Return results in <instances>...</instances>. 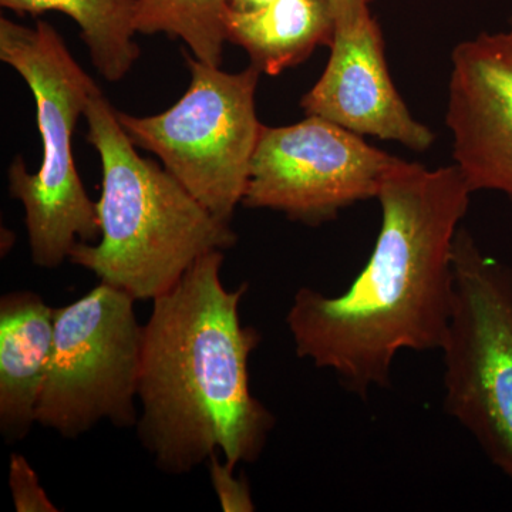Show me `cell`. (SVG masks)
<instances>
[{
  "label": "cell",
  "mask_w": 512,
  "mask_h": 512,
  "mask_svg": "<svg viewBox=\"0 0 512 512\" xmlns=\"http://www.w3.org/2000/svg\"><path fill=\"white\" fill-rule=\"evenodd\" d=\"M453 315L443 348L444 409L512 483V268L466 228L454 244Z\"/></svg>",
  "instance_id": "6"
},
{
  "label": "cell",
  "mask_w": 512,
  "mask_h": 512,
  "mask_svg": "<svg viewBox=\"0 0 512 512\" xmlns=\"http://www.w3.org/2000/svg\"><path fill=\"white\" fill-rule=\"evenodd\" d=\"M272 2L274 0H228V6L234 12H255Z\"/></svg>",
  "instance_id": "18"
},
{
  "label": "cell",
  "mask_w": 512,
  "mask_h": 512,
  "mask_svg": "<svg viewBox=\"0 0 512 512\" xmlns=\"http://www.w3.org/2000/svg\"><path fill=\"white\" fill-rule=\"evenodd\" d=\"M55 339V308L30 291L0 299V431L6 443L28 436L36 423Z\"/></svg>",
  "instance_id": "11"
},
{
  "label": "cell",
  "mask_w": 512,
  "mask_h": 512,
  "mask_svg": "<svg viewBox=\"0 0 512 512\" xmlns=\"http://www.w3.org/2000/svg\"><path fill=\"white\" fill-rule=\"evenodd\" d=\"M0 59L32 90L43 144L37 173L29 174L20 156L10 165V195L25 208L33 264L56 269L77 242L93 244L101 235L97 202L84 190L73 157L77 121L100 87L43 20L28 28L0 19Z\"/></svg>",
  "instance_id": "4"
},
{
  "label": "cell",
  "mask_w": 512,
  "mask_h": 512,
  "mask_svg": "<svg viewBox=\"0 0 512 512\" xmlns=\"http://www.w3.org/2000/svg\"><path fill=\"white\" fill-rule=\"evenodd\" d=\"M228 0H137V32L183 40L201 62L221 66Z\"/></svg>",
  "instance_id": "14"
},
{
  "label": "cell",
  "mask_w": 512,
  "mask_h": 512,
  "mask_svg": "<svg viewBox=\"0 0 512 512\" xmlns=\"http://www.w3.org/2000/svg\"><path fill=\"white\" fill-rule=\"evenodd\" d=\"M329 62L302 97L306 116H318L359 134L424 153L434 144L429 127L414 119L387 67L384 37L372 15L353 28L335 29Z\"/></svg>",
  "instance_id": "10"
},
{
  "label": "cell",
  "mask_w": 512,
  "mask_h": 512,
  "mask_svg": "<svg viewBox=\"0 0 512 512\" xmlns=\"http://www.w3.org/2000/svg\"><path fill=\"white\" fill-rule=\"evenodd\" d=\"M19 15L59 12L77 23L97 72L111 83L120 82L140 56L134 42L137 0H0Z\"/></svg>",
  "instance_id": "13"
},
{
  "label": "cell",
  "mask_w": 512,
  "mask_h": 512,
  "mask_svg": "<svg viewBox=\"0 0 512 512\" xmlns=\"http://www.w3.org/2000/svg\"><path fill=\"white\" fill-rule=\"evenodd\" d=\"M222 264V251L198 259L154 299L144 325L137 436L168 476L190 474L217 450L232 466L256 463L275 427L249 387L261 333L239 316L248 284L225 288Z\"/></svg>",
  "instance_id": "2"
},
{
  "label": "cell",
  "mask_w": 512,
  "mask_h": 512,
  "mask_svg": "<svg viewBox=\"0 0 512 512\" xmlns=\"http://www.w3.org/2000/svg\"><path fill=\"white\" fill-rule=\"evenodd\" d=\"M403 161L322 117L264 126L242 205L316 227L356 202L377 198Z\"/></svg>",
  "instance_id": "8"
},
{
  "label": "cell",
  "mask_w": 512,
  "mask_h": 512,
  "mask_svg": "<svg viewBox=\"0 0 512 512\" xmlns=\"http://www.w3.org/2000/svg\"><path fill=\"white\" fill-rule=\"evenodd\" d=\"M446 123L454 165L471 192L512 201V18L507 30L454 47Z\"/></svg>",
  "instance_id": "9"
},
{
  "label": "cell",
  "mask_w": 512,
  "mask_h": 512,
  "mask_svg": "<svg viewBox=\"0 0 512 512\" xmlns=\"http://www.w3.org/2000/svg\"><path fill=\"white\" fill-rule=\"evenodd\" d=\"M375 0H329L336 29H348L372 15L370 6Z\"/></svg>",
  "instance_id": "17"
},
{
  "label": "cell",
  "mask_w": 512,
  "mask_h": 512,
  "mask_svg": "<svg viewBox=\"0 0 512 512\" xmlns=\"http://www.w3.org/2000/svg\"><path fill=\"white\" fill-rule=\"evenodd\" d=\"M190 86L170 109L137 117L117 111L131 143L160 158L165 170L211 214L231 224L247 191L264 124L256 114L261 72L239 73L185 55Z\"/></svg>",
  "instance_id": "5"
},
{
  "label": "cell",
  "mask_w": 512,
  "mask_h": 512,
  "mask_svg": "<svg viewBox=\"0 0 512 512\" xmlns=\"http://www.w3.org/2000/svg\"><path fill=\"white\" fill-rule=\"evenodd\" d=\"M9 485L18 512H57L59 508L47 497L36 471L22 454L13 453L9 464Z\"/></svg>",
  "instance_id": "15"
},
{
  "label": "cell",
  "mask_w": 512,
  "mask_h": 512,
  "mask_svg": "<svg viewBox=\"0 0 512 512\" xmlns=\"http://www.w3.org/2000/svg\"><path fill=\"white\" fill-rule=\"evenodd\" d=\"M210 468V480L222 511L225 512H252L255 511V503L252 500L251 487L247 477H235V466L228 461H220L217 453L212 454L208 460Z\"/></svg>",
  "instance_id": "16"
},
{
  "label": "cell",
  "mask_w": 512,
  "mask_h": 512,
  "mask_svg": "<svg viewBox=\"0 0 512 512\" xmlns=\"http://www.w3.org/2000/svg\"><path fill=\"white\" fill-rule=\"evenodd\" d=\"M225 28L228 42L242 47L252 66L276 76L332 45L336 26L329 0H274L255 12L229 9Z\"/></svg>",
  "instance_id": "12"
},
{
  "label": "cell",
  "mask_w": 512,
  "mask_h": 512,
  "mask_svg": "<svg viewBox=\"0 0 512 512\" xmlns=\"http://www.w3.org/2000/svg\"><path fill=\"white\" fill-rule=\"evenodd\" d=\"M87 140L103 168L99 244L77 242L70 262L136 301L171 291L202 256L237 244L231 224L211 214L177 178L137 153L101 90L84 110Z\"/></svg>",
  "instance_id": "3"
},
{
  "label": "cell",
  "mask_w": 512,
  "mask_h": 512,
  "mask_svg": "<svg viewBox=\"0 0 512 512\" xmlns=\"http://www.w3.org/2000/svg\"><path fill=\"white\" fill-rule=\"evenodd\" d=\"M136 299L100 282L83 298L55 308V339L36 423L79 439L100 421L136 427L144 325Z\"/></svg>",
  "instance_id": "7"
},
{
  "label": "cell",
  "mask_w": 512,
  "mask_h": 512,
  "mask_svg": "<svg viewBox=\"0 0 512 512\" xmlns=\"http://www.w3.org/2000/svg\"><path fill=\"white\" fill-rule=\"evenodd\" d=\"M473 192L457 165L403 164L377 195L382 224L362 272L345 292L301 288L286 325L296 355L366 397L392 380L403 350L443 348L453 315L454 244Z\"/></svg>",
  "instance_id": "1"
}]
</instances>
